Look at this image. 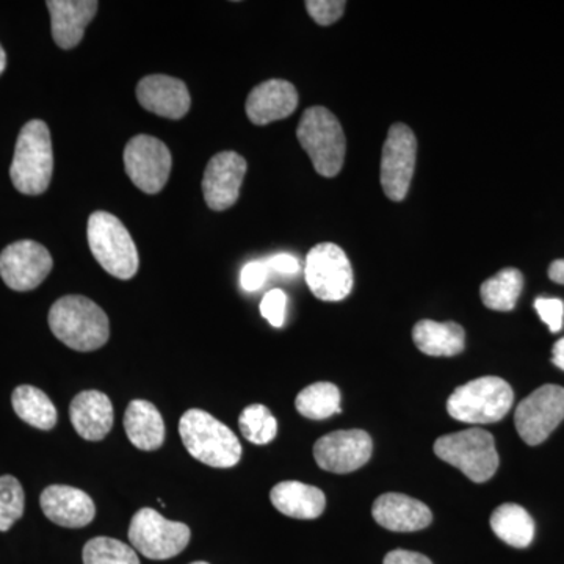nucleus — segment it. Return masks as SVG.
I'll return each instance as SVG.
<instances>
[{"mask_svg":"<svg viewBox=\"0 0 564 564\" xmlns=\"http://www.w3.org/2000/svg\"><path fill=\"white\" fill-rule=\"evenodd\" d=\"M84 564H140L135 549L115 538L98 536L84 547Z\"/></svg>","mask_w":564,"mask_h":564,"instance_id":"obj_29","label":"nucleus"},{"mask_svg":"<svg viewBox=\"0 0 564 564\" xmlns=\"http://www.w3.org/2000/svg\"><path fill=\"white\" fill-rule=\"evenodd\" d=\"M265 263L270 272L285 274V276L300 272L299 259L293 258L292 254H285V252L272 256V258L267 259Z\"/></svg>","mask_w":564,"mask_h":564,"instance_id":"obj_36","label":"nucleus"},{"mask_svg":"<svg viewBox=\"0 0 564 564\" xmlns=\"http://www.w3.org/2000/svg\"><path fill=\"white\" fill-rule=\"evenodd\" d=\"M124 169L132 184L148 195H155L165 187L172 173V152L163 141L151 135L133 137L126 144Z\"/></svg>","mask_w":564,"mask_h":564,"instance_id":"obj_10","label":"nucleus"},{"mask_svg":"<svg viewBox=\"0 0 564 564\" xmlns=\"http://www.w3.org/2000/svg\"><path fill=\"white\" fill-rule=\"evenodd\" d=\"M239 426L245 440L256 445L272 443L278 433L276 419L263 404L245 408L239 417Z\"/></svg>","mask_w":564,"mask_h":564,"instance_id":"obj_30","label":"nucleus"},{"mask_svg":"<svg viewBox=\"0 0 564 564\" xmlns=\"http://www.w3.org/2000/svg\"><path fill=\"white\" fill-rule=\"evenodd\" d=\"M372 437L362 430H340L321 437L314 445V458L321 469L350 474L369 463Z\"/></svg>","mask_w":564,"mask_h":564,"instance_id":"obj_14","label":"nucleus"},{"mask_svg":"<svg viewBox=\"0 0 564 564\" xmlns=\"http://www.w3.org/2000/svg\"><path fill=\"white\" fill-rule=\"evenodd\" d=\"M54 172V152L50 128L41 120L29 121L17 141L10 177L18 192L41 195L50 188Z\"/></svg>","mask_w":564,"mask_h":564,"instance_id":"obj_3","label":"nucleus"},{"mask_svg":"<svg viewBox=\"0 0 564 564\" xmlns=\"http://www.w3.org/2000/svg\"><path fill=\"white\" fill-rule=\"evenodd\" d=\"M24 489L17 477H0V532H9L24 514Z\"/></svg>","mask_w":564,"mask_h":564,"instance_id":"obj_31","label":"nucleus"},{"mask_svg":"<svg viewBox=\"0 0 564 564\" xmlns=\"http://www.w3.org/2000/svg\"><path fill=\"white\" fill-rule=\"evenodd\" d=\"M180 434L188 454L215 469H229L242 458L239 437L206 411L188 410L182 415Z\"/></svg>","mask_w":564,"mask_h":564,"instance_id":"obj_2","label":"nucleus"},{"mask_svg":"<svg viewBox=\"0 0 564 564\" xmlns=\"http://www.w3.org/2000/svg\"><path fill=\"white\" fill-rule=\"evenodd\" d=\"M347 2L344 0H307V13L317 24L332 25L343 17Z\"/></svg>","mask_w":564,"mask_h":564,"instance_id":"obj_32","label":"nucleus"},{"mask_svg":"<svg viewBox=\"0 0 564 564\" xmlns=\"http://www.w3.org/2000/svg\"><path fill=\"white\" fill-rule=\"evenodd\" d=\"M552 362H554L558 369L564 370V337L554 345V350H552Z\"/></svg>","mask_w":564,"mask_h":564,"instance_id":"obj_39","label":"nucleus"},{"mask_svg":"<svg viewBox=\"0 0 564 564\" xmlns=\"http://www.w3.org/2000/svg\"><path fill=\"white\" fill-rule=\"evenodd\" d=\"M270 500L280 513L302 521L321 518L326 507L322 489L300 481H281L270 492Z\"/></svg>","mask_w":564,"mask_h":564,"instance_id":"obj_22","label":"nucleus"},{"mask_svg":"<svg viewBox=\"0 0 564 564\" xmlns=\"http://www.w3.org/2000/svg\"><path fill=\"white\" fill-rule=\"evenodd\" d=\"M40 505L51 522L66 529L87 527L96 516V505L91 497L73 486H50L41 492Z\"/></svg>","mask_w":564,"mask_h":564,"instance_id":"obj_17","label":"nucleus"},{"mask_svg":"<svg viewBox=\"0 0 564 564\" xmlns=\"http://www.w3.org/2000/svg\"><path fill=\"white\" fill-rule=\"evenodd\" d=\"M417 154L414 132L402 122L393 124L384 141L381 158V185L391 202H403L410 192Z\"/></svg>","mask_w":564,"mask_h":564,"instance_id":"obj_12","label":"nucleus"},{"mask_svg":"<svg viewBox=\"0 0 564 564\" xmlns=\"http://www.w3.org/2000/svg\"><path fill=\"white\" fill-rule=\"evenodd\" d=\"M88 243L96 261L111 276L128 281L139 272L137 245L126 226L109 212L90 215Z\"/></svg>","mask_w":564,"mask_h":564,"instance_id":"obj_5","label":"nucleus"},{"mask_svg":"<svg viewBox=\"0 0 564 564\" xmlns=\"http://www.w3.org/2000/svg\"><path fill=\"white\" fill-rule=\"evenodd\" d=\"M247 169V161L234 151L220 152L210 159L204 172L203 192L212 210H226L237 203Z\"/></svg>","mask_w":564,"mask_h":564,"instance_id":"obj_15","label":"nucleus"},{"mask_svg":"<svg viewBox=\"0 0 564 564\" xmlns=\"http://www.w3.org/2000/svg\"><path fill=\"white\" fill-rule=\"evenodd\" d=\"M300 144L310 155L315 172L334 177L343 170L347 140L339 120L325 107H311L304 111L299 129Z\"/></svg>","mask_w":564,"mask_h":564,"instance_id":"obj_4","label":"nucleus"},{"mask_svg":"<svg viewBox=\"0 0 564 564\" xmlns=\"http://www.w3.org/2000/svg\"><path fill=\"white\" fill-rule=\"evenodd\" d=\"M564 419V388L545 384L518 404L514 425L529 445L543 444Z\"/></svg>","mask_w":564,"mask_h":564,"instance_id":"obj_11","label":"nucleus"},{"mask_svg":"<svg viewBox=\"0 0 564 564\" xmlns=\"http://www.w3.org/2000/svg\"><path fill=\"white\" fill-rule=\"evenodd\" d=\"M52 36L62 50H73L80 43L85 29L98 13L96 0H50Z\"/></svg>","mask_w":564,"mask_h":564,"instance_id":"obj_20","label":"nucleus"},{"mask_svg":"<svg viewBox=\"0 0 564 564\" xmlns=\"http://www.w3.org/2000/svg\"><path fill=\"white\" fill-rule=\"evenodd\" d=\"M372 514L377 524L399 533L419 532L433 521L432 511L425 503L397 492L378 497Z\"/></svg>","mask_w":564,"mask_h":564,"instance_id":"obj_19","label":"nucleus"},{"mask_svg":"<svg viewBox=\"0 0 564 564\" xmlns=\"http://www.w3.org/2000/svg\"><path fill=\"white\" fill-rule=\"evenodd\" d=\"M191 536L188 525L169 521L152 508L137 511L129 527L132 547L150 560H170L180 555L191 543Z\"/></svg>","mask_w":564,"mask_h":564,"instance_id":"obj_8","label":"nucleus"},{"mask_svg":"<svg viewBox=\"0 0 564 564\" xmlns=\"http://www.w3.org/2000/svg\"><path fill=\"white\" fill-rule=\"evenodd\" d=\"M296 107L299 91L291 82L272 79L252 88L245 109L252 124L265 126L291 117Z\"/></svg>","mask_w":564,"mask_h":564,"instance_id":"obj_18","label":"nucleus"},{"mask_svg":"<svg viewBox=\"0 0 564 564\" xmlns=\"http://www.w3.org/2000/svg\"><path fill=\"white\" fill-rule=\"evenodd\" d=\"M384 564H433L425 555L410 551H392L386 555Z\"/></svg>","mask_w":564,"mask_h":564,"instance_id":"obj_37","label":"nucleus"},{"mask_svg":"<svg viewBox=\"0 0 564 564\" xmlns=\"http://www.w3.org/2000/svg\"><path fill=\"white\" fill-rule=\"evenodd\" d=\"M304 276L311 292L323 302H340L352 289L351 263L334 243H318L307 252Z\"/></svg>","mask_w":564,"mask_h":564,"instance_id":"obj_9","label":"nucleus"},{"mask_svg":"<svg viewBox=\"0 0 564 564\" xmlns=\"http://www.w3.org/2000/svg\"><path fill=\"white\" fill-rule=\"evenodd\" d=\"M269 267L265 261H252L248 262L243 267L242 273H240V285L243 291L256 292L265 284L267 278H269Z\"/></svg>","mask_w":564,"mask_h":564,"instance_id":"obj_35","label":"nucleus"},{"mask_svg":"<svg viewBox=\"0 0 564 564\" xmlns=\"http://www.w3.org/2000/svg\"><path fill=\"white\" fill-rule=\"evenodd\" d=\"M549 278L556 282V284L564 285V259H558V261L551 263V267H549Z\"/></svg>","mask_w":564,"mask_h":564,"instance_id":"obj_38","label":"nucleus"},{"mask_svg":"<svg viewBox=\"0 0 564 564\" xmlns=\"http://www.w3.org/2000/svg\"><path fill=\"white\" fill-rule=\"evenodd\" d=\"M11 403H13V410L18 417L35 429L50 432L57 425V410L50 397L39 388L28 384L20 386L14 389Z\"/></svg>","mask_w":564,"mask_h":564,"instance_id":"obj_26","label":"nucleus"},{"mask_svg":"<svg viewBox=\"0 0 564 564\" xmlns=\"http://www.w3.org/2000/svg\"><path fill=\"white\" fill-rule=\"evenodd\" d=\"M124 430L133 447L158 451L165 443V422L158 408L148 400H132L124 414Z\"/></svg>","mask_w":564,"mask_h":564,"instance_id":"obj_23","label":"nucleus"},{"mask_svg":"<svg viewBox=\"0 0 564 564\" xmlns=\"http://www.w3.org/2000/svg\"><path fill=\"white\" fill-rule=\"evenodd\" d=\"M296 411L311 421H325L340 413V391L333 383L307 386L295 400Z\"/></svg>","mask_w":564,"mask_h":564,"instance_id":"obj_28","label":"nucleus"},{"mask_svg":"<svg viewBox=\"0 0 564 564\" xmlns=\"http://www.w3.org/2000/svg\"><path fill=\"white\" fill-rule=\"evenodd\" d=\"M285 307H288V295L281 289H273L267 292L261 302V314L274 328H281L285 322Z\"/></svg>","mask_w":564,"mask_h":564,"instance_id":"obj_33","label":"nucleus"},{"mask_svg":"<svg viewBox=\"0 0 564 564\" xmlns=\"http://www.w3.org/2000/svg\"><path fill=\"white\" fill-rule=\"evenodd\" d=\"M534 310L552 333L563 328L564 303L558 299H538Z\"/></svg>","mask_w":564,"mask_h":564,"instance_id":"obj_34","label":"nucleus"},{"mask_svg":"<svg viewBox=\"0 0 564 564\" xmlns=\"http://www.w3.org/2000/svg\"><path fill=\"white\" fill-rule=\"evenodd\" d=\"M491 529L497 538L516 549L529 547L534 538L532 516L516 503L500 505L491 516Z\"/></svg>","mask_w":564,"mask_h":564,"instance_id":"obj_25","label":"nucleus"},{"mask_svg":"<svg viewBox=\"0 0 564 564\" xmlns=\"http://www.w3.org/2000/svg\"><path fill=\"white\" fill-rule=\"evenodd\" d=\"M137 99L143 109L169 120H181L192 106L187 85L165 74L143 77L137 85Z\"/></svg>","mask_w":564,"mask_h":564,"instance_id":"obj_16","label":"nucleus"},{"mask_svg":"<svg viewBox=\"0 0 564 564\" xmlns=\"http://www.w3.org/2000/svg\"><path fill=\"white\" fill-rule=\"evenodd\" d=\"M51 252L39 242L21 240L9 245L0 252V276L17 292H29L39 288L50 276Z\"/></svg>","mask_w":564,"mask_h":564,"instance_id":"obj_13","label":"nucleus"},{"mask_svg":"<svg viewBox=\"0 0 564 564\" xmlns=\"http://www.w3.org/2000/svg\"><path fill=\"white\" fill-rule=\"evenodd\" d=\"M192 564H209V563H206V562H195V563H192Z\"/></svg>","mask_w":564,"mask_h":564,"instance_id":"obj_41","label":"nucleus"},{"mask_svg":"<svg viewBox=\"0 0 564 564\" xmlns=\"http://www.w3.org/2000/svg\"><path fill=\"white\" fill-rule=\"evenodd\" d=\"M70 423L84 440L102 441L113 426V404L99 391H84L69 406Z\"/></svg>","mask_w":564,"mask_h":564,"instance_id":"obj_21","label":"nucleus"},{"mask_svg":"<svg viewBox=\"0 0 564 564\" xmlns=\"http://www.w3.org/2000/svg\"><path fill=\"white\" fill-rule=\"evenodd\" d=\"M6 66H7V54H6V51H3V47L0 46V74H2L3 70H6Z\"/></svg>","mask_w":564,"mask_h":564,"instance_id":"obj_40","label":"nucleus"},{"mask_svg":"<svg viewBox=\"0 0 564 564\" xmlns=\"http://www.w3.org/2000/svg\"><path fill=\"white\" fill-rule=\"evenodd\" d=\"M434 454L462 470L474 484H485L499 469L492 434L480 429L445 434L434 443Z\"/></svg>","mask_w":564,"mask_h":564,"instance_id":"obj_7","label":"nucleus"},{"mask_svg":"<svg viewBox=\"0 0 564 564\" xmlns=\"http://www.w3.org/2000/svg\"><path fill=\"white\" fill-rule=\"evenodd\" d=\"M415 347L429 356H456L464 350L466 333L455 322L421 321L413 329Z\"/></svg>","mask_w":564,"mask_h":564,"instance_id":"obj_24","label":"nucleus"},{"mask_svg":"<svg viewBox=\"0 0 564 564\" xmlns=\"http://www.w3.org/2000/svg\"><path fill=\"white\" fill-rule=\"evenodd\" d=\"M524 288V276L519 270H500L496 276L489 278L481 284V300L486 307L492 311H513Z\"/></svg>","mask_w":564,"mask_h":564,"instance_id":"obj_27","label":"nucleus"},{"mask_svg":"<svg viewBox=\"0 0 564 564\" xmlns=\"http://www.w3.org/2000/svg\"><path fill=\"white\" fill-rule=\"evenodd\" d=\"M511 386L499 377H484L459 386L448 397L447 411L456 421L470 423H496L502 421L513 406Z\"/></svg>","mask_w":564,"mask_h":564,"instance_id":"obj_6","label":"nucleus"},{"mask_svg":"<svg viewBox=\"0 0 564 564\" xmlns=\"http://www.w3.org/2000/svg\"><path fill=\"white\" fill-rule=\"evenodd\" d=\"M47 321L54 336L70 350H99L110 337L109 317L87 296L66 295L57 300Z\"/></svg>","mask_w":564,"mask_h":564,"instance_id":"obj_1","label":"nucleus"}]
</instances>
